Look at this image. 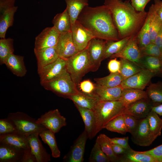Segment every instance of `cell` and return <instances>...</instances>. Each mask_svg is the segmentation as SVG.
<instances>
[{"mask_svg":"<svg viewBox=\"0 0 162 162\" xmlns=\"http://www.w3.org/2000/svg\"><path fill=\"white\" fill-rule=\"evenodd\" d=\"M77 20L90 31L95 38L106 41L120 40L111 12L105 5L85 7Z\"/></svg>","mask_w":162,"mask_h":162,"instance_id":"obj_1","label":"cell"},{"mask_svg":"<svg viewBox=\"0 0 162 162\" xmlns=\"http://www.w3.org/2000/svg\"><path fill=\"white\" fill-rule=\"evenodd\" d=\"M104 4L111 12L120 39L137 35L147 17V12L136 11L128 1L105 0Z\"/></svg>","mask_w":162,"mask_h":162,"instance_id":"obj_2","label":"cell"},{"mask_svg":"<svg viewBox=\"0 0 162 162\" xmlns=\"http://www.w3.org/2000/svg\"><path fill=\"white\" fill-rule=\"evenodd\" d=\"M125 107L123 103L119 100L99 101L93 110L96 121L94 136L103 129L109 122L123 115Z\"/></svg>","mask_w":162,"mask_h":162,"instance_id":"obj_3","label":"cell"},{"mask_svg":"<svg viewBox=\"0 0 162 162\" xmlns=\"http://www.w3.org/2000/svg\"><path fill=\"white\" fill-rule=\"evenodd\" d=\"M65 60L67 71L77 86L82 77L91 70V64L87 47Z\"/></svg>","mask_w":162,"mask_h":162,"instance_id":"obj_4","label":"cell"},{"mask_svg":"<svg viewBox=\"0 0 162 162\" xmlns=\"http://www.w3.org/2000/svg\"><path fill=\"white\" fill-rule=\"evenodd\" d=\"M40 84L46 90L64 98L80 91L68 71L54 79Z\"/></svg>","mask_w":162,"mask_h":162,"instance_id":"obj_5","label":"cell"},{"mask_svg":"<svg viewBox=\"0 0 162 162\" xmlns=\"http://www.w3.org/2000/svg\"><path fill=\"white\" fill-rule=\"evenodd\" d=\"M7 117L14 124L16 132L27 137L34 133H40L46 129L38 123L36 119L23 112L10 113Z\"/></svg>","mask_w":162,"mask_h":162,"instance_id":"obj_6","label":"cell"},{"mask_svg":"<svg viewBox=\"0 0 162 162\" xmlns=\"http://www.w3.org/2000/svg\"><path fill=\"white\" fill-rule=\"evenodd\" d=\"M36 122L55 134L67 125L66 118L61 114L57 109L46 112L36 120Z\"/></svg>","mask_w":162,"mask_h":162,"instance_id":"obj_7","label":"cell"},{"mask_svg":"<svg viewBox=\"0 0 162 162\" xmlns=\"http://www.w3.org/2000/svg\"><path fill=\"white\" fill-rule=\"evenodd\" d=\"M107 41L94 38L89 41L87 47L91 66V71L99 68L103 60L104 50Z\"/></svg>","mask_w":162,"mask_h":162,"instance_id":"obj_8","label":"cell"},{"mask_svg":"<svg viewBox=\"0 0 162 162\" xmlns=\"http://www.w3.org/2000/svg\"><path fill=\"white\" fill-rule=\"evenodd\" d=\"M66 60L59 57L54 62L38 71L40 83L54 79L67 72Z\"/></svg>","mask_w":162,"mask_h":162,"instance_id":"obj_9","label":"cell"},{"mask_svg":"<svg viewBox=\"0 0 162 162\" xmlns=\"http://www.w3.org/2000/svg\"><path fill=\"white\" fill-rule=\"evenodd\" d=\"M141 57L137 35H132L130 36L122 50L118 53L112 56L110 58H119L127 59L135 63L140 66L139 63Z\"/></svg>","mask_w":162,"mask_h":162,"instance_id":"obj_10","label":"cell"},{"mask_svg":"<svg viewBox=\"0 0 162 162\" xmlns=\"http://www.w3.org/2000/svg\"><path fill=\"white\" fill-rule=\"evenodd\" d=\"M154 76V74L149 70L142 69L137 73L124 80L121 86L124 88L143 90Z\"/></svg>","mask_w":162,"mask_h":162,"instance_id":"obj_11","label":"cell"},{"mask_svg":"<svg viewBox=\"0 0 162 162\" xmlns=\"http://www.w3.org/2000/svg\"><path fill=\"white\" fill-rule=\"evenodd\" d=\"M71 31L73 41L79 51L86 49L91 40L95 38L77 20L71 26Z\"/></svg>","mask_w":162,"mask_h":162,"instance_id":"obj_12","label":"cell"},{"mask_svg":"<svg viewBox=\"0 0 162 162\" xmlns=\"http://www.w3.org/2000/svg\"><path fill=\"white\" fill-rule=\"evenodd\" d=\"M60 34L53 26L45 28L36 37L34 50H40L56 46Z\"/></svg>","mask_w":162,"mask_h":162,"instance_id":"obj_13","label":"cell"},{"mask_svg":"<svg viewBox=\"0 0 162 162\" xmlns=\"http://www.w3.org/2000/svg\"><path fill=\"white\" fill-rule=\"evenodd\" d=\"M154 106V104L148 98H143L126 106L123 115H130L139 119L144 118L147 117Z\"/></svg>","mask_w":162,"mask_h":162,"instance_id":"obj_14","label":"cell"},{"mask_svg":"<svg viewBox=\"0 0 162 162\" xmlns=\"http://www.w3.org/2000/svg\"><path fill=\"white\" fill-rule=\"evenodd\" d=\"M131 139L135 144L142 146L150 145L154 140L150 133L148 119L146 117L140 119L138 127Z\"/></svg>","mask_w":162,"mask_h":162,"instance_id":"obj_15","label":"cell"},{"mask_svg":"<svg viewBox=\"0 0 162 162\" xmlns=\"http://www.w3.org/2000/svg\"><path fill=\"white\" fill-rule=\"evenodd\" d=\"M56 46L59 57L65 60L79 52L73 41L71 31L60 34Z\"/></svg>","mask_w":162,"mask_h":162,"instance_id":"obj_16","label":"cell"},{"mask_svg":"<svg viewBox=\"0 0 162 162\" xmlns=\"http://www.w3.org/2000/svg\"><path fill=\"white\" fill-rule=\"evenodd\" d=\"M88 138L84 130L76 140L69 153L63 158V160L68 162H83L85 146Z\"/></svg>","mask_w":162,"mask_h":162,"instance_id":"obj_17","label":"cell"},{"mask_svg":"<svg viewBox=\"0 0 162 162\" xmlns=\"http://www.w3.org/2000/svg\"><path fill=\"white\" fill-rule=\"evenodd\" d=\"M39 133L28 136L29 145L37 162H48L51 160L50 155L46 151L39 139Z\"/></svg>","mask_w":162,"mask_h":162,"instance_id":"obj_18","label":"cell"},{"mask_svg":"<svg viewBox=\"0 0 162 162\" xmlns=\"http://www.w3.org/2000/svg\"><path fill=\"white\" fill-rule=\"evenodd\" d=\"M95 84V88L92 94L99 101L119 100L124 88L121 85L113 87H106Z\"/></svg>","mask_w":162,"mask_h":162,"instance_id":"obj_19","label":"cell"},{"mask_svg":"<svg viewBox=\"0 0 162 162\" xmlns=\"http://www.w3.org/2000/svg\"><path fill=\"white\" fill-rule=\"evenodd\" d=\"M37 60L38 71L51 64L59 57L56 46L40 50H34Z\"/></svg>","mask_w":162,"mask_h":162,"instance_id":"obj_20","label":"cell"},{"mask_svg":"<svg viewBox=\"0 0 162 162\" xmlns=\"http://www.w3.org/2000/svg\"><path fill=\"white\" fill-rule=\"evenodd\" d=\"M0 143L10 145L23 151L30 148L28 136L16 132L0 134Z\"/></svg>","mask_w":162,"mask_h":162,"instance_id":"obj_21","label":"cell"},{"mask_svg":"<svg viewBox=\"0 0 162 162\" xmlns=\"http://www.w3.org/2000/svg\"><path fill=\"white\" fill-rule=\"evenodd\" d=\"M23 152L11 146L0 143V162H21Z\"/></svg>","mask_w":162,"mask_h":162,"instance_id":"obj_22","label":"cell"},{"mask_svg":"<svg viewBox=\"0 0 162 162\" xmlns=\"http://www.w3.org/2000/svg\"><path fill=\"white\" fill-rule=\"evenodd\" d=\"M74 104L84 123L85 130L87 133L88 138L91 139L95 136L96 121L94 111L92 110L85 108L76 104Z\"/></svg>","mask_w":162,"mask_h":162,"instance_id":"obj_23","label":"cell"},{"mask_svg":"<svg viewBox=\"0 0 162 162\" xmlns=\"http://www.w3.org/2000/svg\"><path fill=\"white\" fill-rule=\"evenodd\" d=\"M4 64L13 74L18 77L24 76L27 72L25 65L24 57L15 55H10L5 61Z\"/></svg>","mask_w":162,"mask_h":162,"instance_id":"obj_24","label":"cell"},{"mask_svg":"<svg viewBox=\"0 0 162 162\" xmlns=\"http://www.w3.org/2000/svg\"><path fill=\"white\" fill-rule=\"evenodd\" d=\"M139 65L152 72L155 76L162 77V61L160 58L148 56H142Z\"/></svg>","mask_w":162,"mask_h":162,"instance_id":"obj_25","label":"cell"},{"mask_svg":"<svg viewBox=\"0 0 162 162\" xmlns=\"http://www.w3.org/2000/svg\"><path fill=\"white\" fill-rule=\"evenodd\" d=\"M67 98L72 100L82 107L93 110L99 101L93 94H88L79 91L77 94L69 96Z\"/></svg>","mask_w":162,"mask_h":162,"instance_id":"obj_26","label":"cell"},{"mask_svg":"<svg viewBox=\"0 0 162 162\" xmlns=\"http://www.w3.org/2000/svg\"><path fill=\"white\" fill-rule=\"evenodd\" d=\"M53 27L60 34L71 31L70 17L66 8L61 13L57 14L52 20Z\"/></svg>","mask_w":162,"mask_h":162,"instance_id":"obj_27","label":"cell"},{"mask_svg":"<svg viewBox=\"0 0 162 162\" xmlns=\"http://www.w3.org/2000/svg\"><path fill=\"white\" fill-rule=\"evenodd\" d=\"M120 162H158L150 156L132 148L119 156Z\"/></svg>","mask_w":162,"mask_h":162,"instance_id":"obj_28","label":"cell"},{"mask_svg":"<svg viewBox=\"0 0 162 162\" xmlns=\"http://www.w3.org/2000/svg\"><path fill=\"white\" fill-rule=\"evenodd\" d=\"M70 17L71 26L77 20L84 9L88 5L89 0H64Z\"/></svg>","mask_w":162,"mask_h":162,"instance_id":"obj_29","label":"cell"},{"mask_svg":"<svg viewBox=\"0 0 162 162\" xmlns=\"http://www.w3.org/2000/svg\"><path fill=\"white\" fill-rule=\"evenodd\" d=\"M147 98L146 91L132 88H124L119 100L123 103L126 107L138 100Z\"/></svg>","mask_w":162,"mask_h":162,"instance_id":"obj_30","label":"cell"},{"mask_svg":"<svg viewBox=\"0 0 162 162\" xmlns=\"http://www.w3.org/2000/svg\"><path fill=\"white\" fill-rule=\"evenodd\" d=\"M18 9L17 6L14 7L0 14V38H5L8 29L14 23V16Z\"/></svg>","mask_w":162,"mask_h":162,"instance_id":"obj_31","label":"cell"},{"mask_svg":"<svg viewBox=\"0 0 162 162\" xmlns=\"http://www.w3.org/2000/svg\"><path fill=\"white\" fill-rule=\"evenodd\" d=\"M149 131L152 138L154 140L161 135L162 129V119L158 115L152 110L147 116Z\"/></svg>","mask_w":162,"mask_h":162,"instance_id":"obj_32","label":"cell"},{"mask_svg":"<svg viewBox=\"0 0 162 162\" xmlns=\"http://www.w3.org/2000/svg\"><path fill=\"white\" fill-rule=\"evenodd\" d=\"M148 12L150 14L149 34L151 42L153 43L162 27V21L156 13L152 4L149 7Z\"/></svg>","mask_w":162,"mask_h":162,"instance_id":"obj_33","label":"cell"},{"mask_svg":"<svg viewBox=\"0 0 162 162\" xmlns=\"http://www.w3.org/2000/svg\"><path fill=\"white\" fill-rule=\"evenodd\" d=\"M55 134L51 130L46 129L40 133L39 135L44 142L50 148L52 156L56 158L60 157L61 153L57 146Z\"/></svg>","mask_w":162,"mask_h":162,"instance_id":"obj_34","label":"cell"},{"mask_svg":"<svg viewBox=\"0 0 162 162\" xmlns=\"http://www.w3.org/2000/svg\"><path fill=\"white\" fill-rule=\"evenodd\" d=\"M130 37H127L118 41H107L104 50L103 60L110 58L112 56L121 51Z\"/></svg>","mask_w":162,"mask_h":162,"instance_id":"obj_35","label":"cell"},{"mask_svg":"<svg viewBox=\"0 0 162 162\" xmlns=\"http://www.w3.org/2000/svg\"><path fill=\"white\" fill-rule=\"evenodd\" d=\"M124 80L119 73H110L104 77L94 79L96 84L106 87H113L121 85Z\"/></svg>","mask_w":162,"mask_h":162,"instance_id":"obj_36","label":"cell"},{"mask_svg":"<svg viewBox=\"0 0 162 162\" xmlns=\"http://www.w3.org/2000/svg\"><path fill=\"white\" fill-rule=\"evenodd\" d=\"M98 137L102 151L110 161L119 162V156L116 155L112 150L110 138L104 134H101Z\"/></svg>","mask_w":162,"mask_h":162,"instance_id":"obj_37","label":"cell"},{"mask_svg":"<svg viewBox=\"0 0 162 162\" xmlns=\"http://www.w3.org/2000/svg\"><path fill=\"white\" fill-rule=\"evenodd\" d=\"M121 68L119 73L124 80L140 71L142 69L135 63L127 59L120 58Z\"/></svg>","mask_w":162,"mask_h":162,"instance_id":"obj_38","label":"cell"},{"mask_svg":"<svg viewBox=\"0 0 162 162\" xmlns=\"http://www.w3.org/2000/svg\"><path fill=\"white\" fill-rule=\"evenodd\" d=\"M146 92L148 97L154 104L159 105L162 103V82L151 83L147 88Z\"/></svg>","mask_w":162,"mask_h":162,"instance_id":"obj_39","label":"cell"},{"mask_svg":"<svg viewBox=\"0 0 162 162\" xmlns=\"http://www.w3.org/2000/svg\"><path fill=\"white\" fill-rule=\"evenodd\" d=\"M14 39L10 38L0 40V64H4L8 57L14 53Z\"/></svg>","mask_w":162,"mask_h":162,"instance_id":"obj_40","label":"cell"},{"mask_svg":"<svg viewBox=\"0 0 162 162\" xmlns=\"http://www.w3.org/2000/svg\"><path fill=\"white\" fill-rule=\"evenodd\" d=\"M150 19V14L148 11L144 23L137 35L138 43L140 48H143L151 43L149 31Z\"/></svg>","mask_w":162,"mask_h":162,"instance_id":"obj_41","label":"cell"},{"mask_svg":"<svg viewBox=\"0 0 162 162\" xmlns=\"http://www.w3.org/2000/svg\"><path fill=\"white\" fill-rule=\"evenodd\" d=\"M104 128L123 135H125L128 132L123 115H119L109 122Z\"/></svg>","mask_w":162,"mask_h":162,"instance_id":"obj_42","label":"cell"},{"mask_svg":"<svg viewBox=\"0 0 162 162\" xmlns=\"http://www.w3.org/2000/svg\"><path fill=\"white\" fill-rule=\"evenodd\" d=\"M89 161L90 162H109L110 160L102 151L97 137L92 150Z\"/></svg>","mask_w":162,"mask_h":162,"instance_id":"obj_43","label":"cell"},{"mask_svg":"<svg viewBox=\"0 0 162 162\" xmlns=\"http://www.w3.org/2000/svg\"><path fill=\"white\" fill-rule=\"evenodd\" d=\"M142 56H148L161 58L162 52L160 48L155 44L151 43L146 46L140 48Z\"/></svg>","mask_w":162,"mask_h":162,"instance_id":"obj_44","label":"cell"},{"mask_svg":"<svg viewBox=\"0 0 162 162\" xmlns=\"http://www.w3.org/2000/svg\"><path fill=\"white\" fill-rule=\"evenodd\" d=\"M123 115L127 132L132 135L136 130L140 119L129 115Z\"/></svg>","mask_w":162,"mask_h":162,"instance_id":"obj_45","label":"cell"},{"mask_svg":"<svg viewBox=\"0 0 162 162\" xmlns=\"http://www.w3.org/2000/svg\"><path fill=\"white\" fill-rule=\"evenodd\" d=\"M16 132L14 124L8 118L0 119V134Z\"/></svg>","mask_w":162,"mask_h":162,"instance_id":"obj_46","label":"cell"},{"mask_svg":"<svg viewBox=\"0 0 162 162\" xmlns=\"http://www.w3.org/2000/svg\"><path fill=\"white\" fill-rule=\"evenodd\" d=\"M79 86L82 92L88 94H92L96 87V84H94L89 80L80 82Z\"/></svg>","mask_w":162,"mask_h":162,"instance_id":"obj_47","label":"cell"},{"mask_svg":"<svg viewBox=\"0 0 162 162\" xmlns=\"http://www.w3.org/2000/svg\"><path fill=\"white\" fill-rule=\"evenodd\" d=\"M140 152L152 157L158 162H162V144L148 151Z\"/></svg>","mask_w":162,"mask_h":162,"instance_id":"obj_48","label":"cell"},{"mask_svg":"<svg viewBox=\"0 0 162 162\" xmlns=\"http://www.w3.org/2000/svg\"><path fill=\"white\" fill-rule=\"evenodd\" d=\"M151 0H131V4L136 10L144 12L147 4Z\"/></svg>","mask_w":162,"mask_h":162,"instance_id":"obj_49","label":"cell"},{"mask_svg":"<svg viewBox=\"0 0 162 162\" xmlns=\"http://www.w3.org/2000/svg\"><path fill=\"white\" fill-rule=\"evenodd\" d=\"M121 65L120 60L118 61L116 58H115L109 61L107 67L110 73H119Z\"/></svg>","mask_w":162,"mask_h":162,"instance_id":"obj_50","label":"cell"},{"mask_svg":"<svg viewBox=\"0 0 162 162\" xmlns=\"http://www.w3.org/2000/svg\"><path fill=\"white\" fill-rule=\"evenodd\" d=\"M128 140V136L110 138V141L112 143L118 144L128 150L131 148L129 145Z\"/></svg>","mask_w":162,"mask_h":162,"instance_id":"obj_51","label":"cell"},{"mask_svg":"<svg viewBox=\"0 0 162 162\" xmlns=\"http://www.w3.org/2000/svg\"><path fill=\"white\" fill-rule=\"evenodd\" d=\"M21 162H37L36 159L30 148L24 150Z\"/></svg>","mask_w":162,"mask_h":162,"instance_id":"obj_52","label":"cell"},{"mask_svg":"<svg viewBox=\"0 0 162 162\" xmlns=\"http://www.w3.org/2000/svg\"><path fill=\"white\" fill-rule=\"evenodd\" d=\"M16 0H0V13L14 6Z\"/></svg>","mask_w":162,"mask_h":162,"instance_id":"obj_53","label":"cell"},{"mask_svg":"<svg viewBox=\"0 0 162 162\" xmlns=\"http://www.w3.org/2000/svg\"><path fill=\"white\" fill-rule=\"evenodd\" d=\"M154 4L152 5L156 13L162 21V1L154 0Z\"/></svg>","mask_w":162,"mask_h":162,"instance_id":"obj_54","label":"cell"},{"mask_svg":"<svg viewBox=\"0 0 162 162\" xmlns=\"http://www.w3.org/2000/svg\"><path fill=\"white\" fill-rule=\"evenodd\" d=\"M112 147L114 152L117 155L124 154L128 150L118 144L112 143Z\"/></svg>","mask_w":162,"mask_h":162,"instance_id":"obj_55","label":"cell"},{"mask_svg":"<svg viewBox=\"0 0 162 162\" xmlns=\"http://www.w3.org/2000/svg\"><path fill=\"white\" fill-rule=\"evenodd\" d=\"M153 43L160 48L162 52V27L157 36Z\"/></svg>","mask_w":162,"mask_h":162,"instance_id":"obj_56","label":"cell"},{"mask_svg":"<svg viewBox=\"0 0 162 162\" xmlns=\"http://www.w3.org/2000/svg\"><path fill=\"white\" fill-rule=\"evenodd\" d=\"M152 110L155 112L159 115L162 116V104L153 106Z\"/></svg>","mask_w":162,"mask_h":162,"instance_id":"obj_57","label":"cell"},{"mask_svg":"<svg viewBox=\"0 0 162 162\" xmlns=\"http://www.w3.org/2000/svg\"><path fill=\"white\" fill-rule=\"evenodd\" d=\"M161 59L162 61V55H161Z\"/></svg>","mask_w":162,"mask_h":162,"instance_id":"obj_58","label":"cell"}]
</instances>
